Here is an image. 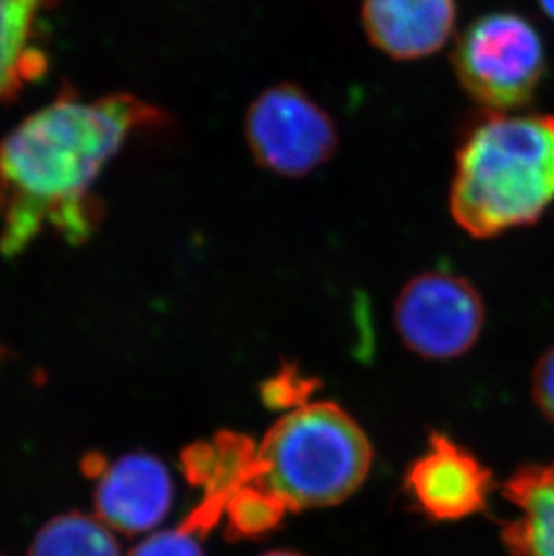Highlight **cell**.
<instances>
[{
	"label": "cell",
	"mask_w": 554,
	"mask_h": 556,
	"mask_svg": "<svg viewBox=\"0 0 554 556\" xmlns=\"http://www.w3.org/2000/svg\"><path fill=\"white\" fill-rule=\"evenodd\" d=\"M161 109L130 94L62 96L0 144V252L15 257L43 232L87 242L101 213L92 186L131 137L163 128Z\"/></svg>",
	"instance_id": "cell-1"
},
{
	"label": "cell",
	"mask_w": 554,
	"mask_h": 556,
	"mask_svg": "<svg viewBox=\"0 0 554 556\" xmlns=\"http://www.w3.org/2000/svg\"><path fill=\"white\" fill-rule=\"evenodd\" d=\"M554 202V116L484 111L455 150L450 216L477 240L533 226Z\"/></svg>",
	"instance_id": "cell-2"
},
{
	"label": "cell",
	"mask_w": 554,
	"mask_h": 556,
	"mask_svg": "<svg viewBox=\"0 0 554 556\" xmlns=\"http://www.w3.org/2000/svg\"><path fill=\"white\" fill-rule=\"evenodd\" d=\"M372 463L366 432L340 405L309 402L268 429L257 445L254 483L290 511L326 508L355 494Z\"/></svg>",
	"instance_id": "cell-3"
},
{
	"label": "cell",
	"mask_w": 554,
	"mask_h": 556,
	"mask_svg": "<svg viewBox=\"0 0 554 556\" xmlns=\"http://www.w3.org/2000/svg\"><path fill=\"white\" fill-rule=\"evenodd\" d=\"M452 67L461 89L484 111L518 112L544 78V42L526 16L495 11L466 27Z\"/></svg>",
	"instance_id": "cell-4"
},
{
	"label": "cell",
	"mask_w": 554,
	"mask_h": 556,
	"mask_svg": "<svg viewBox=\"0 0 554 556\" xmlns=\"http://www.w3.org/2000/svg\"><path fill=\"white\" fill-rule=\"evenodd\" d=\"M243 134L257 166L287 179L323 168L340 141L330 112L295 84L262 90L247 109Z\"/></svg>",
	"instance_id": "cell-5"
},
{
	"label": "cell",
	"mask_w": 554,
	"mask_h": 556,
	"mask_svg": "<svg viewBox=\"0 0 554 556\" xmlns=\"http://www.w3.org/2000/svg\"><path fill=\"white\" fill-rule=\"evenodd\" d=\"M487 320L476 285L450 270H427L408 279L394 303V328L408 352L450 361L470 352Z\"/></svg>",
	"instance_id": "cell-6"
},
{
	"label": "cell",
	"mask_w": 554,
	"mask_h": 556,
	"mask_svg": "<svg viewBox=\"0 0 554 556\" xmlns=\"http://www.w3.org/2000/svg\"><path fill=\"white\" fill-rule=\"evenodd\" d=\"M405 484L425 517L454 522L484 509L492 473L465 446L436 432L427 451L408 467Z\"/></svg>",
	"instance_id": "cell-7"
},
{
	"label": "cell",
	"mask_w": 554,
	"mask_h": 556,
	"mask_svg": "<svg viewBox=\"0 0 554 556\" xmlns=\"http://www.w3.org/2000/svg\"><path fill=\"white\" fill-rule=\"evenodd\" d=\"M172 504V476L166 465L148 452L126 454L109 463L96 478V517L123 535L155 530Z\"/></svg>",
	"instance_id": "cell-8"
},
{
	"label": "cell",
	"mask_w": 554,
	"mask_h": 556,
	"mask_svg": "<svg viewBox=\"0 0 554 556\" xmlns=\"http://www.w3.org/2000/svg\"><path fill=\"white\" fill-rule=\"evenodd\" d=\"M362 27L389 59H429L449 43L457 22L455 0H362Z\"/></svg>",
	"instance_id": "cell-9"
},
{
	"label": "cell",
	"mask_w": 554,
	"mask_h": 556,
	"mask_svg": "<svg viewBox=\"0 0 554 556\" xmlns=\"http://www.w3.org/2000/svg\"><path fill=\"white\" fill-rule=\"evenodd\" d=\"M184 476L204 495L182 525L205 536L224 517L225 504L257 472V446L247 435L221 432L182 454Z\"/></svg>",
	"instance_id": "cell-10"
},
{
	"label": "cell",
	"mask_w": 554,
	"mask_h": 556,
	"mask_svg": "<svg viewBox=\"0 0 554 556\" xmlns=\"http://www.w3.org/2000/svg\"><path fill=\"white\" fill-rule=\"evenodd\" d=\"M504 495L517 509L502 530L512 556H554V463L520 468Z\"/></svg>",
	"instance_id": "cell-11"
},
{
	"label": "cell",
	"mask_w": 554,
	"mask_h": 556,
	"mask_svg": "<svg viewBox=\"0 0 554 556\" xmlns=\"http://www.w3.org/2000/svg\"><path fill=\"white\" fill-rule=\"evenodd\" d=\"M46 0H0V101L13 100L48 71L38 43V18Z\"/></svg>",
	"instance_id": "cell-12"
},
{
	"label": "cell",
	"mask_w": 554,
	"mask_h": 556,
	"mask_svg": "<svg viewBox=\"0 0 554 556\" xmlns=\"http://www.w3.org/2000/svg\"><path fill=\"white\" fill-rule=\"evenodd\" d=\"M29 556H121L119 542L98 517L71 511L40 528Z\"/></svg>",
	"instance_id": "cell-13"
},
{
	"label": "cell",
	"mask_w": 554,
	"mask_h": 556,
	"mask_svg": "<svg viewBox=\"0 0 554 556\" xmlns=\"http://www.w3.org/2000/svg\"><path fill=\"white\" fill-rule=\"evenodd\" d=\"M288 511L287 504L273 492L256 483L247 484L225 504V531L232 541L257 539L276 530Z\"/></svg>",
	"instance_id": "cell-14"
},
{
	"label": "cell",
	"mask_w": 554,
	"mask_h": 556,
	"mask_svg": "<svg viewBox=\"0 0 554 556\" xmlns=\"http://www.w3.org/2000/svg\"><path fill=\"white\" fill-rule=\"evenodd\" d=\"M202 539L204 536L197 531L180 525L175 530L158 531L147 536L131 549L130 556H205L200 544Z\"/></svg>",
	"instance_id": "cell-15"
},
{
	"label": "cell",
	"mask_w": 554,
	"mask_h": 556,
	"mask_svg": "<svg viewBox=\"0 0 554 556\" xmlns=\"http://www.w3.org/2000/svg\"><path fill=\"white\" fill-rule=\"evenodd\" d=\"M312 389L314 388L310 378H304L293 368H287L263 386V400L274 409H298L301 405L309 404Z\"/></svg>",
	"instance_id": "cell-16"
},
{
	"label": "cell",
	"mask_w": 554,
	"mask_h": 556,
	"mask_svg": "<svg viewBox=\"0 0 554 556\" xmlns=\"http://www.w3.org/2000/svg\"><path fill=\"white\" fill-rule=\"evenodd\" d=\"M533 394L542 415L554 424V346L550 348L537 363Z\"/></svg>",
	"instance_id": "cell-17"
},
{
	"label": "cell",
	"mask_w": 554,
	"mask_h": 556,
	"mask_svg": "<svg viewBox=\"0 0 554 556\" xmlns=\"http://www.w3.org/2000/svg\"><path fill=\"white\" fill-rule=\"evenodd\" d=\"M540 10L544 11V15L554 22V0H539Z\"/></svg>",
	"instance_id": "cell-18"
},
{
	"label": "cell",
	"mask_w": 554,
	"mask_h": 556,
	"mask_svg": "<svg viewBox=\"0 0 554 556\" xmlns=\"http://www.w3.org/2000/svg\"><path fill=\"white\" fill-rule=\"evenodd\" d=\"M262 556H303V555H299V553H295V552H285V549H281V552H268Z\"/></svg>",
	"instance_id": "cell-19"
}]
</instances>
